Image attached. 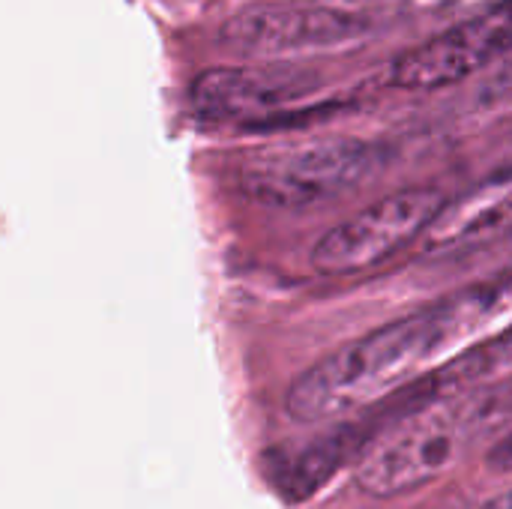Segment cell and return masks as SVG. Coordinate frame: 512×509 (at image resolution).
I'll return each mask as SVG.
<instances>
[{"label":"cell","instance_id":"cell-1","mask_svg":"<svg viewBox=\"0 0 512 509\" xmlns=\"http://www.w3.org/2000/svg\"><path fill=\"white\" fill-rule=\"evenodd\" d=\"M495 318H501L495 291L483 285L441 306L390 321L297 375L285 393V411L300 423H324L363 411L396 387H405L438 354Z\"/></svg>","mask_w":512,"mask_h":509},{"label":"cell","instance_id":"cell-2","mask_svg":"<svg viewBox=\"0 0 512 509\" xmlns=\"http://www.w3.org/2000/svg\"><path fill=\"white\" fill-rule=\"evenodd\" d=\"M390 159L393 150L387 144L366 138L276 144L249 153L237 168V183L261 207L303 210L372 183Z\"/></svg>","mask_w":512,"mask_h":509},{"label":"cell","instance_id":"cell-3","mask_svg":"<svg viewBox=\"0 0 512 509\" xmlns=\"http://www.w3.org/2000/svg\"><path fill=\"white\" fill-rule=\"evenodd\" d=\"M345 90L294 60H243L204 69L189 87L198 117L234 126H279L342 108Z\"/></svg>","mask_w":512,"mask_h":509},{"label":"cell","instance_id":"cell-4","mask_svg":"<svg viewBox=\"0 0 512 509\" xmlns=\"http://www.w3.org/2000/svg\"><path fill=\"white\" fill-rule=\"evenodd\" d=\"M492 420L495 405L486 396L426 402L405 414L396 432L363 456L357 483L378 498L411 492L453 465Z\"/></svg>","mask_w":512,"mask_h":509},{"label":"cell","instance_id":"cell-5","mask_svg":"<svg viewBox=\"0 0 512 509\" xmlns=\"http://www.w3.org/2000/svg\"><path fill=\"white\" fill-rule=\"evenodd\" d=\"M444 213L447 198L432 186L384 195L321 234L312 249V267L324 276H354L372 270L432 231Z\"/></svg>","mask_w":512,"mask_h":509},{"label":"cell","instance_id":"cell-6","mask_svg":"<svg viewBox=\"0 0 512 509\" xmlns=\"http://www.w3.org/2000/svg\"><path fill=\"white\" fill-rule=\"evenodd\" d=\"M372 21L339 6H258L225 21L219 39L246 60H297L363 42Z\"/></svg>","mask_w":512,"mask_h":509},{"label":"cell","instance_id":"cell-7","mask_svg":"<svg viewBox=\"0 0 512 509\" xmlns=\"http://www.w3.org/2000/svg\"><path fill=\"white\" fill-rule=\"evenodd\" d=\"M510 51L512 0H498L405 51L390 66V84L408 93L444 90L489 69Z\"/></svg>","mask_w":512,"mask_h":509},{"label":"cell","instance_id":"cell-8","mask_svg":"<svg viewBox=\"0 0 512 509\" xmlns=\"http://www.w3.org/2000/svg\"><path fill=\"white\" fill-rule=\"evenodd\" d=\"M489 468H495V471H512V432L498 441V447H492Z\"/></svg>","mask_w":512,"mask_h":509}]
</instances>
